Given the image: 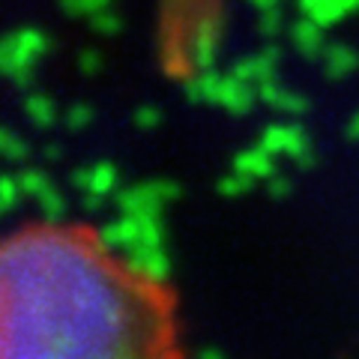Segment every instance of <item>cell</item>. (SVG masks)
Here are the masks:
<instances>
[{"instance_id":"cell-1","label":"cell","mask_w":359,"mask_h":359,"mask_svg":"<svg viewBox=\"0 0 359 359\" xmlns=\"http://www.w3.org/2000/svg\"><path fill=\"white\" fill-rule=\"evenodd\" d=\"M102 228L27 222L0 249V353L183 356L177 294L135 266Z\"/></svg>"},{"instance_id":"cell-2","label":"cell","mask_w":359,"mask_h":359,"mask_svg":"<svg viewBox=\"0 0 359 359\" xmlns=\"http://www.w3.org/2000/svg\"><path fill=\"white\" fill-rule=\"evenodd\" d=\"M180 195V186L174 180H165V177H153V180H144V183H135L120 189L114 195V204L117 212H132V216H162L177 201Z\"/></svg>"},{"instance_id":"cell-3","label":"cell","mask_w":359,"mask_h":359,"mask_svg":"<svg viewBox=\"0 0 359 359\" xmlns=\"http://www.w3.org/2000/svg\"><path fill=\"white\" fill-rule=\"evenodd\" d=\"M48 51V36L36 27H18L4 39V72L9 81L25 84L36 60Z\"/></svg>"},{"instance_id":"cell-4","label":"cell","mask_w":359,"mask_h":359,"mask_svg":"<svg viewBox=\"0 0 359 359\" xmlns=\"http://www.w3.org/2000/svg\"><path fill=\"white\" fill-rule=\"evenodd\" d=\"M102 231H105V240L123 255L141 249V245L165 243L162 216H132V212H120V216L114 222H108Z\"/></svg>"},{"instance_id":"cell-5","label":"cell","mask_w":359,"mask_h":359,"mask_svg":"<svg viewBox=\"0 0 359 359\" xmlns=\"http://www.w3.org/2000/svg\"><path fill=\"white\" fill-rule=\"evenodd\" d=\"M72 186L78 198H81V207L87 212H96L108 198H114L120 192V174L111 162L84 165L72 174Z\"/></svg>"},{"instance_id":"cell-6","label":"cell","mask_w":359,"mask_h":359,"mask_svg":"<svg viewBox=\"0 0 359 359\" xmlns=\"http://www.w3.org/2000/svg\"><path fill=\"white\" fill-rule=\"evenodd\" d=\"M257 144L273 153V156H287L297 168H311L314 165V144L306 132H302L299 123H273L261 132Z\"/></svg>"},{"instance_id":"cell-7","label":"cell","mask_w":359,"mask_h":359,"mask_svg":"<svg viewBox=\"0 0 359 359\" xmlns=\"http://www.w3.org/2000/svg\"><path fill=\"white\" fill-rule=\"evenodd\" d=\"M278 60H282V51H278V45H266V48L249 54V57H243L231 66L233 75L245 78L249 84L261 87L266 81H273L276 72H278Z\"/></svg>"},{"instance_id":"cell-8","label":"cell","mask_w":359,"mask_h":359,"mask_svg":"<svg viewBox=\"0 0 359 359\" xmlns=\"http://www.w3.org/2000/svg\"><path fill=\"white\" fill-rule=\"evenodd\" d=\"M257 96H261L264 105H269V108L276 111V114H282V117H287V120H290V117H299L302 111L309 108L306 96L297 93V90L282 87V84H278V78H273V81H266V84L257 87Z\"/></svg>"},{"instance_id":"cell-9","label":"cell","mask_w":359,"mask_h":359,"mask_svg":"<svg viewBox=\"0 0 359 359\" xmlns=\"http://www.w3.org/2000/svg\"><path fill=\"white\" fill-rule=\"evenodd\" d=\"M297 6L302 15L314 18L318 25L332 27V25H341L351 13H356L359 0H297Z\"/></svg>"},{"instance_id":"cell-10","label":"cell","mask_w":359,"mask_h":359,"mask_svg":"<svg viewBox=\"0 0 359 359\" xmlns=\"http://www.w3.org/2000/svg\"><path fill=\"white\" fill-rule=\"evenodd\" d=\"M323 25H318L314 18L309 15H299V21H294V25H287V36H290V45L306 54V57H311V54H320L323 48H327V36H323Z\"/></svg>"},{"instance_id":"cell-11","label":"cell","mask_w":359,"mask_h":359,"mask_svg":"<svg viewBox=\"0 0 359 359\" xmlns=\"http://www.w3.org/2000/svg\"><path fill=\"white\" fill-rule=\"evenodd\" d=\"M233 168H237V171H243V174H249L255 183L257 180H269L276 174V156L269 153L264 144H252V147H245V150H240L237 156H233Z\"/></svg>"},{"instance_id":"cell-12","label":"cell","mask_w":359,"mask_h":359,"mask_svg":"<svg viewBox=\"0 0 359 359\" xmlns=\"http://www.w3.org/2000/svg\"><path fill=\"white\" fill-rule=\"evenodd\" d=\"M320 60H323V72L330 78H347L351 72H356L359 54H356L353 45L335 42V45H327V48L320 51Z\"/></svg>"},{"instance_id":"cell-13","label":"cell","mask_w":359,"mask_h":359,"mask_svg":"<svg viewBox=\"0 0 359 359\" xmlns=\"http://www.w3.org/2000/svg\"><path fill=\"white\" fill-rule=\"evenodd\" d=\"M135 266H141L144 273H150L156 278H168L171 273V257L165 252V243H156V245H141V249H135L126 255Z\"/></svg>"},{"instance_id":"cell-14","label":"cell","mask_w":359,"mask_h":359,"mask_svg":"<svg viewBox=\"0 0 359 359\" xmlns=\"http://www.w3.org/2000/svg\"><path fill=\"white\" fill-rule=\"evenodd\" d=\"M25 114L33 126H51L54 120H57V105H54V99L48 93H27L25 99Z\"/></svg>"},{"instance_id":"cell-15","label":"cell","mask_w":359,"mask_h":359,"mask_svg":"<svg viewBox=\"0 0 359 359\" xmlns=\"http://www.w3.org/2000/svg\"><path fill=\"white\" fill-rule=\"evenodd\" d=\"M18 174V183H21V195H25V201H36V195H42L48 186H54L51 183V177L42 171V168H21V171H15Z\"/></svg>"},{"instance_id":"cell-16","label":"cell","mask_w":359,"mask_h":359,"mask_svg":"<svg viewBox=\"0 0 359 359\" xmlns=\"http://www.w3.org/2000/svg\"><path fill=\"white\" fill-rule=\"evenodd\" d=\"M33 207L39 210V216L42 219H51V222H57L63 212H66V198L57 186H48L42 195H36V201H33Z\"/></svg>"},{"instance_id":"cell-17","label":"cell","mask_w":359,"mask_h":359,"mask_svg":"<svg viewBox=\"0 0 359 359\" xmlns=\"http://www.w3.org/2000/svg\"><path fill=\"white\" fill-rule=\"evenodd\" d=\"M108 6H114V0H60V9L66 15H72V18H84L90 21L93 15H99L102 9Z\"/></svg>"},{"instance_id":"cell-18","label":"cell","mask_w":359,"mask_h":359,"mask_svg":"<svg viewBox=\"0 0 359 359\" xmlns=\"http://www.w3.org/2000/svg\"><path fill=\"white\" fill-rule=\"evenodd\" d=\"M252 186H255V180H252L249 174L237 171V168H231V171L219 180V192H222L224 198H243V195L252 192Z\"/></svg>"},{"instance_id":"cell-19","label":"cell","mask_w":359,"mask_h":359,"mask_svg":"<svg viewBox=\"0 0 359 359\" xmlns=\"http://www.w3.org/2000/svg\"><path fill=\"white\" fill-rule=\"evenodd\" d=\"M93 120H96V111L90 108L87 102H72L69 108L63 111V123L69 129H87Z\"/></svg>"},{"instance_id":"cell-20","label":"cell","mask_w":359,"mask_h":359,"mask_svg":"<svg viewBox=\"0 0 359 359\" xmlns=\"http://www.w3.org/2000/svg\"><path fill=\"white\" fill-rule=\"evenodd\" d=\"M257 27L266 36H276L287 27V18L282 15V6H273V9H257Z\"/></svg>"},{"instance_id":"cell-21","label":"cell","mask_w":359,"mask_h":359,"mask_svg":"<svg viewBox=\"0 0 359 359\" xmlns=\"http://www.w3.org/2000/svg\"><path fill=\"white\" fill-rule=\"evenodd\" d=\"M4 156H6V162L9 165H18V162H25V156H27V144H25V138H21L18 132H13V129H6L4 132Z\"/></svg>"},{"instance_id":"cell-22","label":"cell","mask_w":359,"mask_h":359,"mask_svg":"<svg viewBox=\"0 0 359 359\" xmlns=\"http://www.w3.org/2000/svg\"><path fill=\"white\" fill-rule=\"evenodd\" d=\"M90 27H93L96 33H102V36H114V33L123 27V18L114 13V6H108L99 15L90 18Z\"/></svg>"},{"instance_id":"cell-23","label":"cell","mask_w":359,"mask_h":359,"mask_svg":"<svg viewBox=\"0 0 359 359\" xmlns=\"http://www.w3.org/2000/svg\"><path fill=\"white\" fill-rule=\"evenodd\" d=\"M18 201H25V195H21V183H18V174H6L4 180V210L9 212Z\"/></svg>"},{"instance_id":"cell-24","label":"cell","mask_w":359,"mask_h":359,"mask_svg":"<svg viewBox=\"0 0 359 359\" xmlns=\"http://www.w3.org/2000/svg\"><path fill=\"white\" fill-rule=\"evenodd\" d=\"M162 120V111L156 105H141L138 111H135V126L138 129H156Z\"/></svg>"},{"instance_id":"cell-25","label":"cell","mask_w":359,"mask_h":359,"mask_svg":"<svg viewBox=\"0 0 359 359\" xmlns=\"http://www.w3.org/2000/svg\"><path fill=\"white\" fill-rule=\"evenodd\" d=\"M78 69H81L87 78L96 75L99 69H102V54H99L96 48H84L81 54H78Z\"/></svg>"},{"instance_id":"cell-26","label":"cell","mask_w":359,"mask_h":359,"mask_svg":"<svg viewBox=\"0 0 359 359\" xmlns=\"http://www.w3.org/2000/svg\"><path fill=\"white\" fill-rule=\"evenodd\" d=\"M264 189H266V192L273 195V198H285V195H290V180H287L285 174L276 171L269 180H264Z\"/></svg>"},{"instance_id":"cell-27","label":"cell","mask_w":359,"mask_h":359,"mask_svg":"<svg viewBox=\"0 0 359 359\" xmlns=\"http://www.w3.org/2000/svg\"><path fill=\"white\" fill-rule=\"evenodd\" d=\"M347 138H351V141H359V114H353L351 123H347Z\"/></svg>"},{"instance_id":"cell-28","label":"cell","mask_w":359,"mask_h":359,"mask_svg":"<svg viewBox=\"0 0 359 359\" xmlns=\"http://www.w3.org/2000/svg\"><path fill=\"white\" fill-rule=\"evenodd\" d=\"M255 9H273V6H282V0H249Z\"/></svg>"}]
</instances>
